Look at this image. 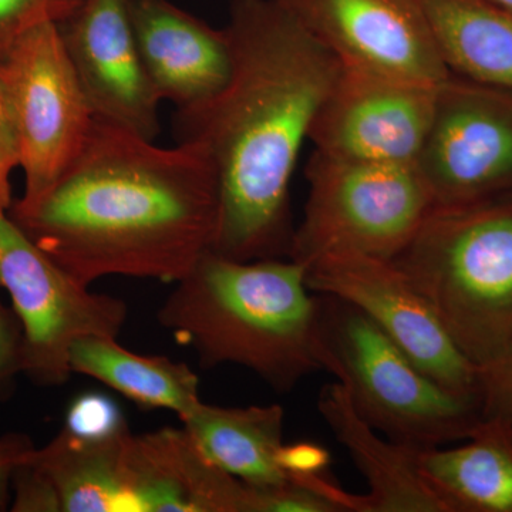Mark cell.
Returning a JSON list of instances; mask_svg holds the SVG:
<instances>
[{
  "label": "cell",
  "instance_id": "1",
  "mask_svg": "<svg viewBox=\"0 0 512 512\" xmlns=\"http://www.w3.org/2000/svg\"><path fill=\"white\" fill-rule=\"evenodd\" d=\"M232 70L220 94L177 110V143L200 144L218 178L211 251L235 261L289 258L291 183L342 63L275 0H232Z\"/></svg>",
  "mask_w": 512,
  "mask_h": 512
},
{
  "label": "cell",
  "instance_id": "2",
  "mask_svg": "<svg viewBox=\"0 0 512 512\" xmlns=\"http://www.w3.org/2000/svg\"><path fill=\"white\" fill-rule=\"evenodd\" d=\"M220 191L207 151L94 120L79 156L9 217L80 282L111 275L177 284L217 232Z\"/></svg>",
  "mask_w": 512,
  "mask_h": 512
},
{
  "label": "cell",
  "instance_id": "3",
  "mask_svg": "<svg viewBox=\"0 0 512 512\" xmlns=\"http://www.w3.org/2000/svg\"><path fill=\"white\" fill-rule=\"evenodd\" d=\"M174 285L158 322L197 352L202 367H247L281 393L322 370L319 298L299 262L208 251Z\"/></svg>",
  "mask_w": 512,
  "mask_h": 512
},
{
  "label": "cell",
  "instance_id": "4",
  "mask_svg": "<svg viewBox=\"0 0 512 512\" xmlns=\"http://www.w3.org/2000/svg\"><path fill=\"white\" fill-rule=\"evenodd\" d=\"M394 264L477 367L512 342V192L434 207Z\"/></svg>",
  "mask_w": 512,
  "mask_h": 512
},
{
  "label": "cell",
  "instance_id": "5",
  "mask_svg": "<svg viewBox=\"0 0 512 512\" xmlns=\"http://www.w3.org/2000/svg\"><path fill=\"white\" fill-rule=\"evenodd\" d=\"M318 352L357 414L403 446L467 440L483 420L478 400L434 382L365 313L335 296L319 295Z\"/></svg>",
  "mask_w": 512,
  "mask_h": 512
},
{
  "label": "cell",
  "instance_id": "6",
  "mask_svg": "<svg viewBox=\"0 0 512 512\" xmlns=\"http://www.w3.org/2000/svg\"><path fill=\"white\" fill-rule=\"evenodd\" d=\"M305 174L308 198L289 252L305 268L332 255L393 261L436 207L417 164L369 163L313 151Z\"/></svg>",
  "mask_w": 512,
  "mask_h": 512
},
{
  "label": "cell",
  "instance_id": "7",
  "mask_svg": "<svg viewBox=\"0 0 512 512\" xmlns=\"http://www.w3.org/2000/svg\"><path fill=\"white\" fill-rule=\"evenodd\" d=\"M0 288L8 291L28 345L25 375L62 386L73 375L70 349L87 336L116 338L126 326L123 299L90 291L0 208Z\"/></svg>",
  "mask_w": 512,
  "mask_h": 512
},
{
  "label": "cell",
  "instance_id": "8",
  "mask_svg": "<svg viewBox=\"0 0 512 512\" xmlns=\"http://www.w3.org/2000/svg\"><path fill=\"white\" fill-rule=\"evenodd\" d=\"M0 86L25 175L22 198H35L79 156L94 124L57 22L40 23L13 43L0 59Z\"/></svg>",
  "mask_w": 512,
  "mask_h": 512
},
{
  "label": "cell",
  "instance_id": "9",
  "mask_svg": "<svg viewBox=\"0 0 512 512\" xmlns=\"http://www.w3.org/2000/svg\"><path fill=\"white\" fill-rule=\"evenodd\" d=\"M313 293L355 306L434 382L480 402V372L463 355L429 299L390 259L325 256L306 268Z\"/></svg>",
  "mask_w": 512,
  "mask_h": 512
},
{
  "label": "cell",
  "instance_id": "10",
  "mask_svg": "<svg viewBox=\"0 0 512 512\" xmlns=\"http://www.w3.org/2000/svg\"><path fill=\"white\" fill-rule=\"evenodd\" d=\"M436 207L512 192V92L451 74L419 161Z\"/></svg>",
  "mask_w": 512,
  "mask_h": 512
},
{
  "label": "cell",
  "instance_id": "11",
  "mask_svg": "<svg viewBox=\"0 0 512 512\" xmlns=\"http://www.w3.org/2000/svg\"><path fill=\"white\" fill-rule=\"evenodd\" d=\"M439 87L342 63L309 141L326 156L417 164L436 116Z\"/></svg>",
  "mask_w": 512,
  "mask_h": 512
},
{
  "label": "cell",
  "instance_id": "12",
  "mask_svg": "<svg viewBox=\"0 0 512 512\" xmlns=\"http://www.w3.org/2000/svg\"><path fill=\"white\" fill-rule=\"evenodd\" d=\"M340 63L426 84L451 76L423 0H275Z\"/></svg>",
  "mask_w": 512,
  "mask_h": 512
},
{
  "label": "cell",
  "instance_id": "13",
  "mask_svg": "<svg viewBox=\"0 0 512 512\" xmlns=\"http://www.w3.org/2000/svg\"><path fill=\"white\" fill-rule=\"evenodd\" d=\"M57 28L94 120L156 140L163 101L141 59L128 0H79Z\"/></svg>",
  "mask_w": 512,
  "mask_h": 512
},
{
  "label": "cell",
  "instance_id": "14",
  "mask_svg": "<svg viewBox=\"0 0 512 512\" xmlns=\"http://www.w3.org/2000/svg\"><path fill=\"white\" fill-rule=\"evenodd\" d=\"M141 59L161 101L177 110L214 99L232 70L225 29L174 5L171 0H128Z\"/></svg>",
  "mask_w": 512,
  "mask_h": 512
},
{
  "label": "cell",
  "instance_id": "15",
  "mask_svg": "<svg viewBox=\"0 0 512 512\" xmlns=\"http://www.w3.org/2000/svg\"><path fill=\"white\" fill-rule=\"evenodd\" d=\"M126 467L133 512H251L248 485L215 466L184 427L131 433Z\"/></svg>",
  "mask_w": 512,
  "mask_h": 512
},
{
  "label": "cell",
  "instance_id": "16",
  "mask_svg": "<svg viewBox=\"0 0 512 512\" xmlns=\"http://www.w3.org/2000/svg\"><path fill=\"white\" fill-rule=\"evenodd\" d=\"M318 410L369 487L366 495H353L330 484L329 497L343 512H447L421 474L419 450L373 429L357 414L342 384L320 390Z\"/></svg>",
  "mask_w": 512,
  "mask_h": 512
},
{
  "label": "cell",
  "instance_id": "17",
  "mask_svg": "<svg viewBox=\"0 0 512 512\" xmlns=\"http://www.w3.org/2000/svg\"><path fill=\"white\" fill-rule=\"evenodd\" d=\"M424 480L447 512H512V424L483 419L467 443L419 450Z\"/></svg>",
  "mask_w": 512,
  "mask_h": 512
},
{
  "label": "cell",
  "instance_id": "18",
  "mask_svg": "<svg viewBox=\"0 0 512 512\" xmlns=\"http://www.w3.org/2000/svg\"><path fill=\"white\" fill-rule=\"evenodd\" d=\"M284 420L279 404L221 407L202 402L181 423L215 466L252 487H272L291 480L278 464Z\"/></svg>",
  "mask_w": 512,
  "mask_h": 512
},
{
  "label": "cell",
  "instance_id": "19",
  "mask_svg": "<svg viewBox=\"0 0 512 512\" xmlns=\"http://www.w3.org/2000/svg\"><path fill=\"white\" fill-rule=\"evenodd\" d=\"M73 373L93 377L141 409L171 410L180 420L190 416L201 399L200 379L185 363L167 356L130 352L116 338L87 336L70 349Z\"/></svg>",
  "mask_w": 512,
  "mask_h": 512
},
{
  "label": "cell",
  "instance_id": "20",
  "mask_svg": "<svg viewBox=\"0 0 512 512\" xmlns=\"http://www.w3.org/2000/svg\"><path fill=\"white\" fill-rule=\"evenodd\" d=\"M448 72L512 92V13L490 0H423Z\"/></svg>",
  "mask_w": 512,
  "mask_h": 512
},
{
  "label": "cell",
  "instance_id": "21",
  "mask_svg": "<svg viewBox=\"0 0 512 512\" xmlns=\"http://www.w3.org/2000/svg\"><path fill=\"white\" fill-rule=\"evenodd\" d=\"M130 434L83 440L62 429L36 448L33 457L55 485L62 512H133L126 467Z\"/></svg>",
  "mask_w": 512,
  "mask_h": 512
},
{
  "label": "cell",
  "instance_id": "22",
  "mask_svg": "<svg viewBox=\"0 0 512 512\" xmlns=\"http://www.w3.org/2000/svg\"><path fill=\"white\" fill-rule=\"evenodd\" d=\"M64 430L83 440H106L128 430L126 417L110 396L87 392L74 397L66 410Z\"/></svg>",
  "mask_w": 512,
  "mask_h": 512
},
{
  "label": "cell",
  "instance_id": "23",
  "mask_svg": "<svg viewBox=\"0 0 512 512\" xmlns=\"http://www.w3.org/2000/svg\"><path fill=\"white\" fill-rule=\"evenodd\" d=\"M79 0H0V59L23 33L40 23L60 22Z\"/></svg>",
  "mask_w": 512,
  "mask_h": 512
},
{
  "label": "cell",
  "instance_id": "24",
  "mask_svg": "<svg viewBox=\"0 0 512 512\" xmlns=\"http://www.w3.org/2000/svg\"><path fill=\"white\" fill-rule=\"evenodd\" d=\"M26 360L28 345L22 320L0 296V403L15 394L18 377L25 375Z\"/></svg>",
  "mask_w": 512,
  "mask_h": 512
},
{
  "label": "cell",
  "instance_id": "25",
  "mask_svg": "<svg viewBox=\"0 0 512 512\" xmlns=\"http://www.w3.org/2000/svg\"><path fill=\"white\" fill-rule=\"evenodd\" d=\"M36 451V450H35ZM23 461L12 480V512H62L52 480L36 463L35 454Z\"/></svg>",
  "mask_w": 512,
  "mask_h": 512
},
{
  "label": "cell",
  "instance_id": "26",
  "mask_svg": "<svg viewBox=\"0 0 512 512\" xmlns=\"http://www.w3.org/2000/svg\"><path fill=\"white\" fill-rule=\"evenodd\" d=\"M483 419H503L512 424V342L493 362L478 367Z\"/></svg>",
  "mask_w": 512,
  "mask_h": 512
},
{
  "label": "cell",
  "instance_id": "27",
  "mask_svg": "<svg viewBox=\"0 0 512 512\" xmlns=\"http://www.w3.org/2000/svg\"><path fill=\"white\" fill-rule=\"evenodd\" d=\"M278 464L289 478L323 476L330 464V454L319 444H282L278 451Z\"/></svg>",
  "mask_w": 512,
  "mask_h": 512
},
{
  "label": "cell",
  "instance_id": "28",
  "mask_svg": "<svg viewBox=\"0 0 512 512\" xmlns=\"http://www.w3.org/2000/svg\"><path fill=\"white\" fill-rule=\"evenodd\" d=\"M19 168L18 143L8 100L0 86V208L12 205V174Z\"/></svg>",
  "mask_w": 512,
  "mask_h": 512
},
{
  "label": "cell",
  "instance_id": "29",
  "mask_svg": "<svg viewBox=\"0 0 512 512\" xmlns=\"http://www.w3.org/2000/svg\"><path fill=\"white\" fill-rule=\"evenodd\" d=\"M28 434H0V511H6L12 503V480L16 468L28 460L36 450Z\"/></svg>",
  "mask_w": 512,
  "mask_h": 512
},
{
  "label": "cell",
  "instance_id": "30",
  "mask_svg": "<svg viewBox=\"0 0 512 512\" xmlns=\"http://www.w3.org/2000/svg\"><path fill=\"white\" fill-rule=\"evenodd\" d=\"M490 2L512 13V0H490Z\"/></svg>",
  "mask_w": 512,
  "mask_h": 512
}]
</instances>
